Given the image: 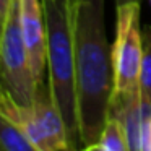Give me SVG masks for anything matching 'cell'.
<instances>
[{"label": "cell", "mask_w": 151, "mask_h": 151, "mask_svg": "<svg viewBox=\"0 0 151 151\" xmlns=\"http://www.w3.org/2000/svg\"><path fill=\"white\" fill-rule=\"evenodd\" d=\"M106 0H78L73 4L75 78L81 150H91L109 119L114 91L112 46L104 24Z\"/></svg>", "instance_id": "obj_1"}, {"label": "cell", "mask_w": 151, "mask_h": 151, "mask_svg": "<svg viewBox=\"0 0 151 151\" xmlns=\"http://www.w3.org/2000/svg\"><path fill=\"white\" fill-rule=\"evenodd\" d=\"M47 34V68L52 99L63 117L72 150H81L75 78L72 0H42Z\"/></svg>", "instance_id": "obj_2"}, {"label": "cell", "mask_w": 151, "mask_h": 151, "mask_svg": "<svg viewBox=\"0 0 151 151\" xmlns=\"http://www.w3.org/2000/svg\"><path fill=\"white\" fill-rule=\"evenodd\" d=\"M0 112L23 130L36 151H68L70 141L63 117L52 99L49 85H37L34 101L20 104L0 85Z\"/></svg>", "instance_id": "obj_3"}, {"label": "cell", "mask_w": 151, "mask_h": 151, "mask_svg": "<svg viewBox=\"0 0 151 151\" xmlns=\"http://www.w3.org/2000/svg\"><path fill=\"white\" fill-rule=\"evenodd\" d=\"M143 59V36L140 28V2L117 5L115 39L112 44L114 91L112 101L140 93V68Z\"/></svg>", "instance_id": "obj_4"}, {"label": "cell", "mask_w": 151, "mask_h": 151, "mask_svg": "<svg viewBox=\"0 0 151 151\" xmlns=\"http://www.w3.org/2000/svg\"><path fill=\"white\" fill-rule=\"evenodd\" d=\"M0 85L20 104L34 101L37 83L33 76L29 55L20 24V0H12L0 36Z\"/></svg>", "instance_id": "obj_5"}, {"label": "cell", "mask_w": 151, "mask_h": 151, "mask_svg": "<svg viewBox=\"0 0 151 151\" xmlns=\"http://www.w3.org/2000/svg\"><path fill=\"white\" fill-rule=\"evenodd\" d=\"M20 24L29 65L37 85L44 83L47 67V34L42 0H20Z\"/></svg>", "instance_id": "obj_6"}, {"label": "cell", "mask_w": 151, "mask_h": 151, "mask_svg": "<svg viewBox=\"0 0 151 151\" xmlns=\"http://www.w3.org/2000/svg\"><path fill=\"white\" fill-rule=\"evenodd\" d=\"M89 151H130L128 150L127 133H125L122 122L109 115L99 140L93 145Z\"/></svg>", "instance_id": "obj_7"}, {"label": "cell", "mask_w": 151, "mask_h": 151, "mask_svg": "<svg viewBox=\"0 0 151 151\" xmlns=\"http://www.w3.org/2000/svg\"><path fill=\"white\" fill-rule=\"evenodd\" d=\"M0 151H36L23 130L4 112H0Z\"/></svg>", "instance_id": "obj_8"}, {"label": "cell", "mask_w": 151, "mask_h": 151, "mask_svg": "<svg viewBox=\"0 0 151 151\" xmlns=\"http://www.w3.org/2000/svg\"><path fill=\"white\" fill-rule=\"evenodd\" d=\"M143 36V59L140 68V94L141 99L151 104V26L141 29Z\"/></svg>", "instance_id": "obj_9"}, {"label": "cell", "mask_w": 151, "mask_h": 151, "mask_svg": "<svg viewBox=\"0 0 151 151\" xmlns=\"http://www.w3.org/2000/svg\"><path fill=\"white\" fill-rule=\"evenodd\" d=\"M10 5H12V0H0V36H2V31H4L5 21H7Z\"/></svg>", "instance_id": "obj_10"}, {"label": "cell", "mask_w": 151, "mask_h": 151, "mask_svg": "<svg viewBox=\"0 0 151 151\" xmlns=\"http://www.w3.org/2000/svg\"><path fill=\"white\" fill-rule=\"evenodd\" d=\"M127 2H140V0H115V4L120 5V4H127Z\"/></svg>", "instance_id": "obj_11"}, {"label": "cell", "mask_w": 151, "mask_h": 151, "mask_svg": "<svg viewBox=\"0 0 151 151\" xmlns=\"http://www.w3.org/2000/svg\"><path fill=\"white\" fill-rule=\"evenodd\" d=\"M148 151H151V125H150V138H148Z\"/></svg>", "instance_id": "obj_12"}, {"label": "cell", "mask_w": 151, "mask_h": 151, "mask_svg": "<svg viewBox=\"0 0 151 151\" xmlns=\"http://www.w3.org/2000/svg\"><path fill=\"white\" fill-rule=\"evenodd\" d=\"M76 2H78V0H72V5H73V4H76Z\"/></svg>", "instance_id": "obj_13"}, {"label": "cell", "mask_w": 151, "mask_h": 151, "mask_svg": "<svg viewBox=\"0 0 151 151\" xmlns=\"http://www.w3.org/2000/svg\"><path fill=\"white\" fill-rule=\"evenodd\" d=\"M150 2H151V0H150Z\"/></svg>", "instance_id": "obj_14"}]
</instances>
